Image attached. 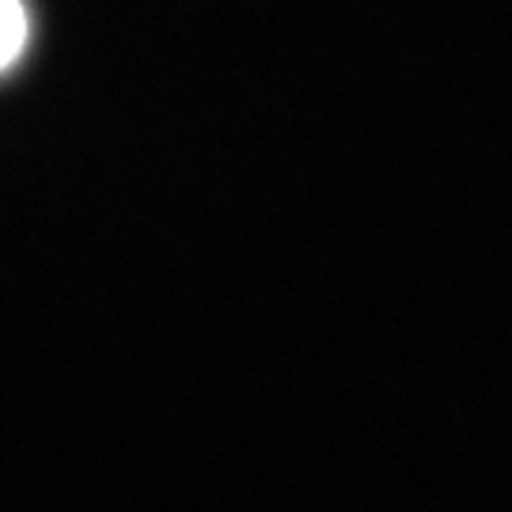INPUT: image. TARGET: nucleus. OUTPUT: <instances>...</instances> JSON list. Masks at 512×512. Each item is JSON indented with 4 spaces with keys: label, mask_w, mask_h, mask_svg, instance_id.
Masks as SVG:
<instances>
[{
    "label": "nucleus",
    "mask_w": 512,
    "mask_h": 512,
    "mask_svg": "<svg viewBox=\"0 0 512 512\" xmlns=\"http://www.w3.org/2000/svg\"><path fill=\"white\" fill-rule=\"evenodd\" d=\"M27 31H31V23H27L23 0H0V73L19 61L23 46H27Z\"/></svg>",
    "instance_id": "1"
}]
</instances>
